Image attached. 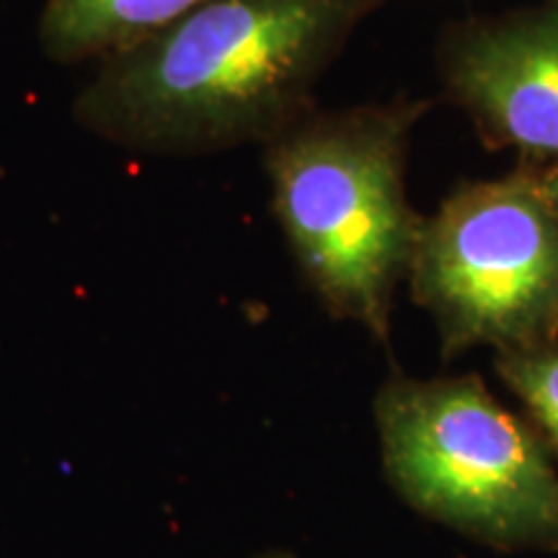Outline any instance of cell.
Masks as SVG:
<instances>
[{
    "mask_svg": "<svg viewBox=\"0 0 558 558\" xmlns=\"http://www.w3.org/2000/svg\"><path fill=\"white\" fill-rule=\"evenodd\" d=\"M390 486L411 509L501 550L558 554V471L546 439L476 375H393L375 396Z\"/></svg>",
    "mask_w": 558,
    "mask_h": 558,
    "instance_id": "obj_3",
    "label": "cell"
},
{
    "mask_svg": "<svg viewBox=\"0 0 558 558\" xmlns=\"http://www.w3.org/2000/svg\"><path fill=\"white\" fill-rule=\"evenodd\" d=\"M418 107L303 117L269 140L271 202L305 282L333 318L386 344L422 218L403 186Z\"/></svg>",
    "mask_w": 558,
    "mask_h": 558,
    "instance_id": "obj_2",
    "label": "cell"
},
{
    "mask_svg": "<svg viewBox=\"0 0 558 558\" xmlns=\"http://www.w3.org/2000/svg\"><path fill=\"white\" fill-rule=\"evenodd\" d=\"M546 186H548V192H550V197H554V202H556V207H558V166L550 173H546Z\"/></svg>",
    "mask_w": 558,
    "mask_h": 558,
    "instance_id": "obj_8",
    "label": "cell"
},
{
    "mask_svg": "<svg viewBox=\"0 0 558 558\" xmlns=\"http://www.w3.org/2000/svg\"><path fill=\"white\" fill-rule=\"evenodd\" d=\"M445 75L492 143L558 156V3L463 29Z\"/></svg>",
    "mask_w": 558,
    "mask_h": 558,
    "instance_id": "obj_5",
    "label": "cell"
},
{
    "mask_svg": "<svg viewBox=\"0 0 558 558\" xmlns=\"http://www.w3.org/2000/svg\"><path fill=\"white\" fill-rule=\"evenodd\" d=\"M373 3L205 0L101 60L75 99V122L150 156L269 143L308 117L320 75Z\"/></svg>",
    "mask_w": 558,
    "mask_h": 558,
    "instance_id": "obj_1",
    "label": "cell"
},
{
    "mask_svg": "<svg viewBox=\"0 0 558 558\" xmlns=\"http://www.w3.org/2000/svg\"><path fill=\"white\" fill-rule=\"evenodd\" d=\"M407 279L448 357L558 341V207L546 179L520 171L452 192L422 218Z\"/></svg>",
    "mask_w": 558,
    "mask_h": 558,
    "instance_id": "obj_4",
    "label": "cell"
},
{
    "mask_svg": "<svg viewBox=\"0 0 558 558\" xmlns=\"http://www.w3.org/2000/svg\"><path fill=\"white\" fill-rule=\"evenodd\" d=\"M254 558H298L292 550H284V548H271V550H264V554L254 556Z\"/></svg>",
    "mask_w": 558,
    "mask_h": 558,
    "instance_id": "obj_9",
    "label": "cell"
},
{
    "mask_svg": "<svg viewBox=\"0 0 558 558\" xmlns=\"http://www.w3.org/2000/svg\"><path fill=\"white\" fill-rule=\"evenodd\" d=\"M205 0H47L39 47L52 62L107 60L148 39Z\"/></svg>",
    "mask_w": 558,
    "mask_h": 558,
    "instance_id": "obj_6",
    "label": "cell"
},
{
    "mask_svg": "<svg viewBox=\"0 0 558 558\" xmlns=\"http://www.w3.org/2000/svg\"><path fill=\"white\" fill-rule=\"evenodd\" d=\"M497 369L558 452V341L499 354Z\"/></svg>",
    "mask_w": 558,
    "mask_h": 558,
    "instance_id": "obj_7",
    "label": "cell"
}]
</instances>
